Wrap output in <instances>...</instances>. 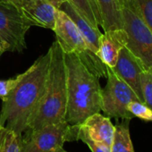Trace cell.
Instances as JSON below:
<instances>
[{
    "label": "cell",
    "instance_id": "6da1fadb",
    "mask_svg": "<svg viewBox=\"0 0 152 152\" xmlns=\"http://www.w3.org/2000/svg\"><path fill=\"white\" fill-rule=\"evenodd\" d=\"M50 51L40 56L25 72L22 81L2 99L0 124L23 134L30 116L40 101L46 88Z\"/></svg>",
    "mask_w": 152,
    "mask_h": 152
},
{
    "label": "cell",
    "instance_id": "7a4b0ae2",
    "mask_svg": "<svg viewBox=\"0 0 152 152\" xmlns=\"http://www.w3.org/2000/svg\"><path fill=\"white\" fill-rule=\"evenodd\" d=\"M67 83L65 121L80 125L91 115L101 111L99 77L92 73L76 54H64Z\"/></svg>",
    "mask_w": 152,
    "mask_h": 152
},
{
    "label": "cell",
    "instance_id": "3957f363",
    "mask_svg": "<svg viewBox=\"0 0 152 152\" xmlns=\"http://www.w3.org/2000/svg\"><path fill=\"white\" fill-rule=\"evenodd\" d=\"M49 51L50 61L45 91L29 118L27 129H38L65 121L67 83L64 53L56 40L53 42Z\"/></svg>",
    "mask_w": 152,
    "mask_h": 152
},
{
    "label": "cell",
    "instance_id": "277c9868",
    "mask_svg": "<svg viewBox=\"0 0 152 152\" xmlns=\"http://www.w3.org/2000/svg\"><path fill=\"white\" fill-rule=\"evenodd\" d=\"M64 54H76L84 65L99 77H107V66L91 52L78 27L64 11L57 9L52 30Z\"/></svg>",
    "mask_w": 152,
    "mask_h": 152
},
{
    "label": "cell",
    "instance_id": "5b68a950",
    "mask_svg": "<svg viewBox=\"0 0 152 152\" xmlns=\"http://www.w3.org/2000/svg\"><path fill=\"white\" fill-rule=\"evenodd\" d=\"M126 48L139 60L146 72L152 73V32L140 17L135 0H122Z\"/></svg>",
    "mask_w": 152,
    "mask_h": 152
},
{
    "label": "cell",
    "instance_id": "8992f818",
    "mask_svg": "<svg viewBox=\"0 0 152 152\" xmlns=\"http://www.w3.org/2000/svg\"><path fill=\"white\" fill-rule=\"evenodd\" d=\"M79 125L66 121L38 129H27L22 134L20 152H55L67 141L78 140Z\"/></svg>",
    "mask_w": 152,
    "mask_h": 152
},
{
    "label": "cell",
    "instance_id": "52a82bcc",
    "mask_svg": "<svg viewBox=\"0 0 152 152\" xmlns=\"http://www.w3.org/2000/svg\"><path fill=\"white\" fill-rule=\"evenodd\" d=\"M107 84L101 91V111L109 118L132 119L133 116L128 111V105L140 99L133 90L109 67H107Z\"/></svg>",
    "mask_w": 152,
    "mask_h": 152
},
{
    "label": "cell",
    "instance_id": "ba28073f",
    "mask_svg": "<svg viewBox=\"0 0 152 152\" xmlns=\"http://www.w3.org/2000/svg\"><path fill=\"white\" fill-rule=\"evenodd\" d=\"M31 27L14 3L0 0V42L6 46L7 51L23 52Z\"/></svg>",
    "mask_w": 152,
    "mask_h": 152
},
{
    "label": "cell",
    "instance_id": "9c48e42d",
    "mask_svg": "<svg viewBox=\"0 0 152 152\" xmlns=\"http://www.w3.org/2000/svg\"><path fill=\"white\" fill-rule=\"evenodd\" d=\"M14 4L31 26L53 30L57 8L49 0H19Z\"/></svg>",
    "mask_w": 152,
    "mask_h": 152
},
{
    "label": "cell",
    "instance_id": "30bf717a",
    "mask_svg": "<svg viewBox=\"0 0 152 152\" xmlns=\"http://www.w3.org/2000/svg\"><path fill=\"white\" fill-rule=\"evenodd\" d=\"M111 69L133 90L140 100L143 102L140 89V75L145 70L126 47L122 48L115 65Z\"/></svg>",
    "mask_w": 152,
    "mask_h": 152
},
{
    "label": "cell",
    "instance_id": "8fae6325",
    "mask_svg": "<svg viewBox=\"0 0 152 152\" xmlns=\"http://www.w3.org/2000/svg\"><path fill=\"white\" fill-rule=\"evenodd\" d=\"M126 44L127 34L124 29L107 31L99 37L97 55L107 67L113 68L117 62L120 51Z\"/></svg>",
    "mask_w": 152,
    "mask_h": 152
},
{
    "label": "cell",
    "instance_id": "7c38bea8",
    "mask_svg": "<svg viewBox=\"0 0 152 152\" xmlns=\"http://www.w3.org/2000/svg\"><path fill=\"white\" fill-rule=\"evenodd\" d=\"M80 126L93 141L111 149L115 125L108 116L96 113L88 117Z\"/></svg>",
    "mask_w": 152,
    "mask_h": 152
},
{
    "label": "cell",
    "instance_id": "4fadbf2b",
    "mask_svg": "<svg viewBox=\"0 0 152 152\" xmlns=\"http://www.w3.org/2000/svg\"><path fill=\"white\" fill-rule=\"evenodd\" d=\"M60 10L64 11L67 14L71 19L75 23L76 26L78 27L80 31L82 32L90 50L97 55L98 48H99V39L100 35L102 34L99 29L93 27L77 10H76L70 3L65 1L59 7ZM98 56V55H97Z\"/></svg>",
    "mask_w": 152,
    "mask_h": 152
},
{
    "label": "cell",
    "instance_id": "5bb4252c",
    "mask_svg": "<svg viewBox=\"0 0 152 152\" xmlns=\"http://www.w3.org/2000/svg\"><path fill=\"white\" fill-rule=\"evenodd\" d=\"M104 31L124 29L122 0H97Z\"/></svg>",
    "mask_w": 152,
    "mask_h": 152
},
{
    "label": "cell",
    "instance_id": "9a60e30c",
    "mask_svg": "<svg viewBox=\"0 0 152 152\" xmlns=\"http://www.w3.org/2000/svg\"><path fill=\"white\" fill-rule=\"evenodd\" d=\"M130 121L124 119L115 125L111 152H135L130 134Z\"/></svg>",
    "mask_w": 152,
    "mask_h": 152
},
{
    "label": "cell",
    "instance_id": "2e32d148",
    "mask_svg": "<svg viewBox=\"0 0 152 152\" xmlns=\"http://www.w3.org/2000/svg\"><path fill=\"white\" fill-rule=\"evenodd\" d=\"M77 10L93 27L102 26V18L97 0H66Z\"/></svg>",
    "mask_w": 152,
    "mask_h": 152
},
{
    "label": "cell",
    "instance_id": "e0dca14e",
    "mask_svg": "<svg viewBox=\"0 0 152 152\" xmlns=\"http://www.w3.org/2000/svg\"><path fill=\"white\" fill-rule=\"evenodd\" d=\"M22 134L0 124V152H20Z\"/></svg>",
    "mask_w": 152,
    "mask_h": 152
},
{
    "label": "cell",
    "instance_id": "ac0fdd59",
    "mask_svg": "<svg viewBox=\"0 0 152 152\" xmlns=\"http://www.w3.org/2000/svg\"><path fill=\"white\" fill-rule=\"evenodd\" d=\"M128 111L133 117L146 122H152V109L140 100H133L128 105Z\"/></svg>",
    "mask_w": 152,
    "mask_h": 152
},
{
    "label": "cell",
    "instance_id": "d6986e66",
    "mask_svg": "<svg viewBox=\"0 0 152 152\" xmlns=\"http://www.w3.org/2000/svg\"><path fill=\"white\" fill-rule=\"evenodd\" d=\"M142 101L152 109V73L144 71L140 75Z\"/></svg>",
    "mask_w": 152,
    "mask_h": 152
},
{
    "label": "cell",
    "instance_id": "ffe728a7",
    "mask_svg": "<svg viewBox=\"0 0 152 152\" xmlns=\"http://www.w3.org/2000/svg\"><path fill=\"white\" fill-rule=\"evenodd\" d=\"M138 13L152 32V0H135Z\"/></svg>",
    "mask_w": 152,
    "mask_h": 152
},
{
    "label": "cell",
    "instance_id": "44dd1931",
    "mask_svg": "<svg viewBox=\"0 0 152 152\" xmlns=\"http://www.w3.org/2000/svg\"><path fill=\"white\" fill-rule=\"evenodd\" d=\"M24 75V72L16 77L8 79V80H0V99H3L6 98L16 86L17 84L22 81Z\"/></svg>",
    "mask_w": 152,
    "mask_h": 152
},
{
    "label": "cell",
    "instance_id": "7402d4cb",
    "mask_svg": "<svg viewBox=\"0 0 152 152\" xmlns=\"http://www.w3.org/2000/svg\"><path fill=\"white\" fill-rule=\"evenodd\" d=\"M78 140H82L84 142L91 150V152H111V149L93 141L90 137L84 132V131L81 128L79 125V131H78Z\"/></svg>",
    "mask_w": 152,
    "mask_h": 152
},
{
    "label": "cell",
    "instance_id": "603a6c76",
    "mask_svg": "<svg viewBox=\"0 0 152 152\" xmlns=\"http://www.w3.org/2000/svg\"><path fill=\"white\" fill-rule=\"evenodd\" d=\"M6 51H7V48H6V46H5L3 43L0 42V56H1V55H2L4 52H6Z\"/></svg>",
    "mask_w": 152,
    "mask_h": 152
},
{
    "label": "cell",
    "instance_id": "cb8c5ba5",
    "mask_svg": "<svg viewBox=\"0 0 152 152\" xmlns=\"http://www.w3.org/2000/svg\"><path fill=\"white\" fill-rule=\"evenodd\" d=\"M55 152H69V151H67V150H65L63 147L62 148H57Z\"/></svg>",
    "mask_w": 152,
    "mask_h": 152
},
{
    "label": "cell",
    "instance_id": "d4e9b609",
    "mask_svg": "<svg viewBox=\"0 0 152 152\" xmlns=\"http://www.w3.org/2000/svg\"><path fill=\"white\" fill-rule=\"evenodd\" d=\"M1 1H7V2H12V3H15V2L19 1V0H1Z\"/></svg>",
    "mask_w": 152,
    "mask_h": 152
}]
</instances>
